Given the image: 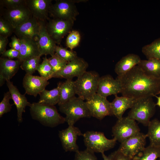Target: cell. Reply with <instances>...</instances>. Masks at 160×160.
Here are the masks:
<instances>
[{
	"label": "cell",
	"mask_w": 160,
	"mask_h": 160,
	"mask_svg": "<svg viewBox=\"0 0 160 160\" xmlns=\"http://www.w3.org/2000/svg\"><path fill=\"white\" fill-rule=\"evenodd\" d=\"M81 38L80 34L78 31H71L66 38V43L67 47L71 50H73L79 45Z\"/></svg>",
	"instance_id": "obj_35"
},
{
	"label": "cell",
	"mask_w": 160,
	"mask_h": 160,
	"mask_svg": "<svg viewBox=\"0 0 160 160\" xmlns=\"http://www.w3.org/2000/svg\"><path fill=\"white\" fill-rule=\"evenodd\" d=\"M75 153L74 160H97L95 153L87 149Z\"/></svg>",
	"instance_id": "obj_39"
},
{
	"label": "cell",
	"mask_w": 160,
	"mask_h": 160,
	"mask_svg": "<svg viewBox=\"0 0 160 160\" xmlns=\"http://www.w3.org/2000/svg\"><path fill=\"white\" fill-rule=\"evenodd\" d=\"M140 131L135 121L127 116L118 119L112 128V136L121 143Z\"/></svg>",
	"instance_id": "obj_8"
},
{
	"label": "cell",
	"mask_w": 160,
	"mask_h": 160,
	"mask_svg": "<svg viewBox=\"0 0 160 160\" xmlns=\"http://www.w3.org/2000/svg\"><path fill=\"white\" fill-rule=\"evenodd\" d=\"M51 0H26V5L33 17L39 21L46 22L52 4Z\"/></svg>",
	"instance_id": "obj_14"
},
{
	"label": "cell",
	"mask_w": 160,
	"mask_h": 160,
	"mask_svg": "<svg viewBox=\"0 0 160 160\" xmlns=\"http://www.w3.org/2000/svg\"><path fill=\"white\" fill-rule=\"evenodd\" d=\"M84 141L86 149L94 153H102L113 148L116 140L107 139L103 133L93 131L83 134Z\"/></svg>",
	"instance_id": "obj_6"
},
{
	"label": "cell",
	"mask_w": 160,
	"mask_h": 160,
	"mask_svg": "<svg viewBox=\"0 0 160 160\" xmlns=\"http://www.w3.org/2000/svg\"><path fill=\"white\" fill-rule=\"evenodd\" d=\"M40 21L32 17L14 30L18 39L28 38L37 41L39 33Z\"/></svg>",
	"instance_id": "obj_18"
},
{
	"label": "cell",
	"mask_w": 160,
	"mask_h": 160,
	"mask_svg": "<svg viewBox=\"0 0 160 160\" xmlns=\"http://www.w3.org/2000/svg\"><path fill=\"white\" fill-rule=\"evenodd\" d=\"M49 84L47 79L41 76L25 74L23 81L25 94L36 97Z\"/></svg>",
	"instance_id": "obj_15"
},
{
	"label": "cell",
	"mask_w": 160,
	"mask_h": 160,
	"mask_svg": "<svg viewBox=\"0 0 160 160\" xmlns=\"http://www.w3.org/2000/svg\"><path fill=\"white\" fill-rule=\"evenodd\" d=\"M40 98L38 103L46 105H55L58 104L60 98V84L52 90L44 89L39 94Z\"/></svg>",
	"instance_id": "obj_28"
},
{
	"label": "cell",
	"mask_w": 160,
	"mask_h": 160,
	"mask_svg": "<svg viewBox=\"0 0 160 160\" xmlns=\"http://www.w3.org/2000/svg\"><path fill=\"white\" fill-rule=\"evenodd\" d=\"M11 99V96L9 91L4 94L3 99L0 103V118L4 114L11 111L12 105L10 103L9 100Z\"/></svg>",
	"instance_id": "obj_36"
},
{
	"label": "cell",
	"mask_w": 160,
	"mask_h": 160,
	"mask_svg": "<svg viewBox=\"0 0 160 160\" xmlns=\"http://www.w3.org/2000/svg\"><path fill=\"white\" fill-rule=\"evenodd\" d=\"M147 137L146 134L140 132L122 142L117 150L133 159L145 147Z\"/></svg>",
	"instance_id": "obj_11"
},
{
	"label": "cell",
	"mask_w": 160,
	"mask_h": 160,
	"mask_svg": "<svg viewBox=\"0 0 160 160\" xmlns=\"http://www.w3.org/2000/svg\"><path fill=\"white\" fill-rule=\"evenodd\" d=\"M156 105L151 97L136 99L127 116L144 126H148L155 113Z\"/></svg>",
	"instance_id": "obj_5"
},
{
	"label": "cell",
	"mask_w": 160,
	"mask_h": 160,
	"mask_svg": "<svg viewBox=\"0 0 160 160\" xmlns=\"http://www.w3.org/2000/svg\"><path fill=\"white\" fill-rule=\"evenodd\" d=\"M114 153V151L111 153L108 156H106L104 153H101V154L103 160H112Z\"/></svg>",
	"instance_id": "obj_44"
},
{
	"label": "cell",
	"mask_w": 160,
	"mask_h": 160,
	"mask_svg": "<svg viewBox=\"0 0 160 160\" xmlns=\"http://www.w3.org/2000/svg\"><path fill=\"white\" fill-rule=\"evenodd\" d=\"M88 67V63L84 59L77 57L68 62L62 70L54 74L53 78L72 80L74 77L78 78L83 75L87 71Z\"/></svg>",
	"instance_id": "obj_12"
},
{
	"label": "cell",
	"mask_w": 160,
	"mask_h": 160,
	"mask_svg": "<svg viewBox=\"0 0 160 160\" xmlns=\"http://www.w3.org/2000/svg\"><path fill=\"white\" fill-rule=\"evenodd\" d=\"M6 82L12 99L17 109V121L19 123H21L23 121V113L25 112L26 107H30L31 103L28 101L25 94H21L17 87L10 80H7Z\"/></svg>",
	"instance_id": "obj_20"
},
{
	"label": "cell",
	"mask_w": 160,
	"mask_h": 160,
	"mask_svg": "<svg viewBox=\"0 0 160 160\" xmlns=\"http://www.w3.org/2000/svg\"><path fill=\"white\" fill-rule=\"evenodd\" d=\"M157 98V103L156 104V105H158L160 107V96L157 97V96H155Z\"/></svg>",
	"instance_id": "obj_45"
},
{
	"label": "cell",
	"mask_w": 160,
	"mask_h": 160,
	"mask_svg": "<svg viewBox=\"0 0 160 160\" xmlns=\"http://www.w3.org/2000/svg\"><path fill=\"white\" fill-rule=\"evenodd\" d=\"M159 160H160V157H159Z\"/></svg>",
	"instance_id": "obj_46"
},
{
	"label": "cell",
	"mask_w": 160,
	"mask_h": 160,
	"mask_svg": "<svg viewBox=\"0 0 160 160\" xmlns=\"http://www.w3.org/2000/svg\"><path fill=\"white\" fill-rule=\"evenodd\" d=\"M37 41L39 54L41 56L48 55L52 56L55 53L57 45L47 31L45 22L40 21V30Z\"/></svg>",
	"instance_id": "obj_16"
},
{
	"label": "cell",
	"mask_w": 160,
	"mask_h": 160,
	"mask_svg": "<svg viewBox=\"0 0 160 160\" xmlns=\"http://www.w3.org/2000/svg\"><path fill=\"white\" fill-rule=\"evenodd\" d=\"M2 17L15 29L32 16L26 5L13 9H5Z\"/></svg>",
	"instance_id": "obj_17"
},
{
	"label": "cell",
	"mask_w": 160,
	"mask_h": 160,
	"mask_svg": "<svg viewBox=\"0 0 160 160\" xmlns=\"http://www.w3.org/2000/svg\"><path fill=\"white\" fill-rule=\"evenodd\" d=\"M147 75L160 79V61L156 59L141 60L137 65Z\"/></svg>",
	"instance_id": "obj_25"
},
{
	"label": "cell",
	"mask_w": 160,
	"mask_h": 160,
	"mask_svg": "<svg viewBox=\"0 0 160 160\" xmlns=\"http://www.w3.org/2000/svg\"><path fill=\"white\" fill-rule=\"evenodd\" d=\"M19 51L12 48L6 50L2 54V57H7L9 59L18 58Z\"/></svg>",
	"instance_id": "obj_40"
},
{
	"label": "cell",
	"mask_w": 160,
	"mask_h": 160,
	"mask_svg": "<svg viewBox=\"0 0 160 160\" xmlns=\"http://www.w3.org/2000/svg\"><path fill=\"white\" fill-rule=\"evenodd\" d=\"M19 39L20 47L18 59L21 63L26 60L40 55L36 40L28 38Z\"/></svg>",
	"instance_id": "obj_22"
},
{
	"label": "cell",
	"mask_w": 160,
	"mask_h": 160,
	"mask_svg": "<svg viewBox=\"0 0 160 160\" xmlns=\"http://www.w3.org/2000/svg\"><path fill=\"white\" fill-rule=\"evenodd\" d=\"M79 129L73 125H68L65 129L59 132L58 136L63 149L66 152H74L79 151V147L76 143L78 136H83Z\"/></svg>",
	"instance_id": "obj_13"
},
{
	"label": "cell",
	"mask_w": 160,
	"mask_h": 160,
	"mask_svg": "<svg viewBox=\"0 0 160 160\" xmlns=\"http://www.w3.org/2000/svg\"><path fill=\"white\" fill-rule=\"evenodd\" d=\"M121 86L119 81L110 75L100 77L97 93L107 97L111 95L121 93Z\"/></svg>",
	"instance_id": "obj_19"
},
{
	"label": "cell",
	"mask_w": 160,
	"mask_h": 160,
	"mask_svg": "<svg viewBox=\"0 0 160 160\" xmlns=\"http://www.w3.org/2000/svg\"><path fill=\"white\" fill-rule=\"evenodd\" d=\"M72 80H66L63 82L59 83L60 84V98L58 105L66 102L75 96L76 95L74 84Z\"/></svg>",
	"instance_id": "obj_26"
},
{
	"label": "cell",
	"mask_w": 160,
	"mask_h": 160,
	"mask_svg": "<svg viewBox=\"0 0 160 160\" xmlns=\"http://www.w3.org/2000/svg\"><path fill=\"white\" fill-rule=\"evenodd\" d=\"M41 56L39 55L23 61L21 63V68L25 71L26 74L33 75L40 64Z\"/></svg>",
	"instance_id": "obj_31"
},
{
	"label": "cell",
	"mask_w": 160,
	"mask_h": 160,
	"mask_svg": "<svg viewBox=\"0 0 160 160\" xmlns=\"http://www.w3.org/2000/svg\"><path fill=\"white\" fill-rule=\"evenodd\" d=\"M86 102L92 117L101 120L106 116L113 115L111 103L107 97L96 93Z\"/></svg>",
	"instance_id": "obj_9"
},
{
	"label": "cell",
	"mask_w": 160,
	"mask_h": 160,
	"mask_svg": "<svg viewBox=\"0 0 160 160\" xmlns=\"http://www.w3.org/2000/svg\"><path fill=\"white\" fill-rule=\"evenodd\" d=\"M59 106L60 112L65 114V122L68 125H73L81 118L92 116L86 101L78 97L74 96Z\"/></svg>",
	"instance_id": "obj_3"
},
{
	"label": "cell",
	"mask_w": 160,
	"mask_h": 160,
	"mask_svg": "<svg viewBox=\"0 0 160 160\" xmlns=\"http://www.w3.org/2000/svg\"><path fill=\"white\" fill-rule=\"evenodd\" d=\"M160 156V148L149 145L135 156L133 160H156Z\"/></svg>",
	"instance_id": "obj_30"
},
{
	"label": "cell",
	"mask_w": 160,
	"mask_h": 160,
	"mask_svg": "<svg viewBox=\"0 0 160 160\" xmlns=\"http://www.w3.org/2000/svg\"><path fill=\"white\" fill-rule=\"evenodd\" d=\"M100 77L94 71H86L74 81L76 94L87 100L97 93Z\"/></svg>",
	"instance_id": "obj_4"
},
{
	"label": "cell",
	"mask_w": 160,
	"mask_h": 160,
	"mask_svg": "<svg viewBox=\"0 0 160 160\" xmlns=\"http://www.w3.org/2000/svg\"><path fill=\"white\" fill-rule=\"evenodd\" d=\"M48 59L54 74L62 70L68 63L56 53Z\"/></svg>",
	"instance_id": "obj_33"
},
{
	"label": "cell",
	"mask_w": 160,
	"mask_h": 160,
	"mask_svg": "<svg viewBox=\"0 0 160 160\" xmlns=\"http://www.w3.org/2000/svg\"><path fill=\"white\" fill-rule=\"evenodd\" d=\"M146 134L150 141V145L160 148V121L157 119L150 121L148 125Z\"/></svg>",
	"instance_id": "obj_27"
},
{
	"label": "cell",
	"mask_w": 160,
	"mask_h": 160,
	"mask_svg": "<svg viewBox=\"0 0 160 160\" xmlns=\"http://www.w3.org/2000/svg\"><path fill=\"white\" fill-rule=\"evenodd\" d=\"M37 71L41 76L48 80L53 78L54 74L52 68L46 57L43 58V60L39 64Z\"/></svg>",
	"instance_id": "obj_32"
},
{
	"label": "cell",
	"mask_w": 160,
	"mask_h": 160,
	"mask_svg": "<svg viewBox=\"0 0 160 160\" xmlns=\"http://www.w3.org/2000/svg\"><path fill=\"white\" fill-rule=\"evenodd\" d=\"M141 59L136 54L131 53L123 57L116 64L114 69L118 76H122L137 65Z\"/></svg>",
	"instance_id": "obj_23"
},
{
	"label": "cell",
	"mask_w": 160,
	"mask_h": 160,
	"mask_svg": "<svg viewBox=\"0 0 160 160\" xmlns=\"http://www.w3.org/2000/svg\"><path fill=\"white\" fill-rule=\"evenodd\" d=\"M46 23L47 31L56 44H60L62 39L71 31L74 21L52 18Z\"/></svg>",
	"instance_id": "obj_10"
},
{
	"label": "cell",
	"mask_w": 160,
	"mask_h": 160,
	"mask_svg": "<svg viewBox=\"0 0 160 160\" xmlns=\"http://www.w3.org/2000/svg\"><path fill=\"white\" fill-rule=\"evenodd\" d=\"M112 160H133L125 156L118 150L114 151Z\"/></svg>",
	"instance_id": "obj_43"
},
{
	"label": "cell",
	"mask_w": 160,
	"mask_h": 160,
	"mask_svg": "<svg viewBox=\"0 0 160 160\" xmlns=\"http://www.w3.org/2000/svg\"><path fill=\"white\" fill-rule=\"evenodd\" d=\"M0 5L6 9H11L26 5V0H1Z\"/></svg>",
	"instance_id": "obj_38"
},
{
	"label": "cell",
	"mask_w": 160,
	"mask_h": 160,
	"mask_svg": "<svg viewBox=\"0 0 160 160\" xmlns=\"http://www.w3.org/2000/svg\"><path fill=\"white\" fill-rule=\"evenodd\" d=\"M116 78L121 84L122 96L137 99L160 94V79L147 75L138 65Z\"/></svg>",
	"instance_id": "obj_1"
},
{
	"label": "cell",
	"mask_w": 160,
	"mask_h": 160,
	"mask_svg": "<svg viewBox=\"0 0 160 160\" xmlns=\"http://www.w3.org/2000/svg\"><path fill=\"white\" fill-rule=\"evenodd\" d=\"M142 52L147 59H154L160 61V37L143 46Z\"/></svg>",
	"instance_id": "obj_29"
},
{
	"label": "cell",
	"mask_w": 160,
	"mask_h": 160,
	"mask_svg": "<svg viewBox=\"0 0 160 160\" xmlns=\"http://www.w3.org/2000/svg\"><path fill=\"white\" fill-rule=\"evenodd\" d=\"M30 108L32 118L44 126L52 128L65 122V118L59 114L55 105L35 102Z\"/></svg>",
	"instance_id": "obj_2"
},
{
	"label": "cell",
	"mask_w": 160,
	"mask_h": 160,
	"mask_svg": "<svg viewBox=\"0 0 160 160\" xmlns=\"http://www.w3.org/2000/svg\"><path fill=\"white\" fill-rule=\"evenodd\" d=\"M55 53L64 60L69 62L77 57L76 52L73 50H68L61 46L57 45Z\"/></svg>",
	"instance_id": "obj_34"
},
{
	"label": "cell",
	"mask_w": 160,
	"mask_h": 160,
	"mask_svg": "<svg viewBox=\"0 0 160 160\" xmlns=\"http://www.w3.org/2000/svg\"><path fill=\"white\" fill-rule=\"evenodd\" d=\"M11 24L2 17L0 18V35L7 38L14 32Z\"/></svg>",
	"instance_id": "obj_37"
},
{
	"label": "cell",
	"mask_w": 160,
	"mask_h": 160,
	"mask_svg": "<svg viewBox=\"0 0 160 160\" xmlns=\"http://www.w3.org/2000/svg\"><path fill=\"white\" fill-rule=\"evenodd\" d=\"M87 0H59L52 4L49 14L53 18L74 21L79 14L75 3L84 2Z\"/></svg>",
	"instance_id": "obj_7"
},
{
	"label": "cell",
	"mask_w": 160,
	"mask_h": 160,
	"mask_svg": "<svg viewBox=\"0 0 160 160\" xmlns=\"http://www.w3.org/2000/svg\"><path fill=\"white\" fill-rule=\"evenodd\" d=\"M8 40L7 38L0 35V54H2L6 50Z\"/></svg>",
	"instance_id": "obj_42"
},
{
	"label": "cell",
	"mask_w": 160,
	"mask_h": 160,
	"mask_svg": "<svg viewBox=\"0 0 160 160\" xmlns=\"http://www.w3.org/2000/svg\"><path fill=\"white\" fill-rule=\"evenodd\" d=\"M21 62L18 60L0 58V86H2L7 80H10L16 74Z\"/></svg>",
	"instance_id": "obj_21"
},
{
	"label": "cell",
	"mask_w": 160,
	"mask_h": 160,
	"mask_svg": "<svg viewBox=\"0 0 160 160\" xmlns=\"http://www.w3.org/2000/svg\"><path fill=\"white\" fill-rule=\"evenodd\" d=\"M9 45L11 48L19 51L20 47V43L19 39L15 36L11 37V42Z\"/></svg>",
	"instance_id": "obj_41"
},
{
	"label": "cell",
	"mask_w": 160,
	"mask_h": 160,
	"mask_svg": "<svg viewBox=\"0 0 160 160\" xmlns=\"http://www.w3.org/2000/svg\"><path fill=\"white\" fill-rule=\"evenodd\" d=\"M115 96L111 103V107L113 115L120 119L127 109L131 108L136 99L123 96L119 97L117 95Z\"/></svg>",
	"instance_id": "obj_24"
}]
</instances>
